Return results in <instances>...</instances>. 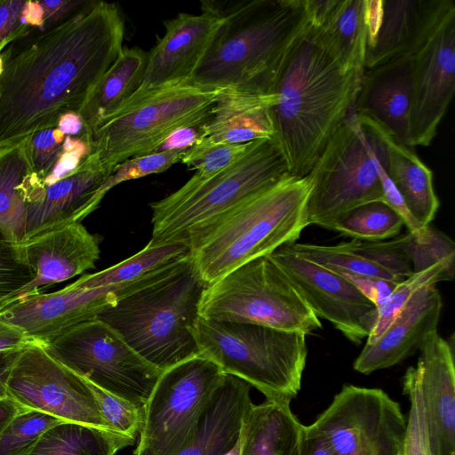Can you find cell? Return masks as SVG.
<instances>
[{
    "mask_svg": "<svg viewBox=\"0 0 455 455\" xmlns=\"http://www.w3.org/2000/svg\"><path fill=\"white\" fill-rule=\"evenodd\" d=\"M115 3L86 4L50 26L31 28L1 52L0 150L16 148L79 113L124 48Z\"/></svg>",
    "mask_w": 455,
    "mask_h": 455,
    "instance_id": "6da1fadb",
    "label": "cell"
},
{
    "mask_svg": "<svg viewBox=\"0 0 455 455\" xmlns=\"http://www.w3.org/2000/svg\"><path fill=\"white\" fill-rule=\"evenodd\" d=\"M220 20L188 84L251 95L274 94L309 27L305 0L202 1Z\"/></svg>",
    "mask_w": 455,
    "mask_h": 455,
    "instance_id": "7a4b0ae2",
    "label": "cell"
},
{
    "mask_svg": "<svg viewBox=\"0 0 455 455\" xmlns=\"http://www.w3.org/2000/svg\"><path fill=\"white\" fill-rule=\"evenodd\" d=\"M363 72L342 67L310 25L287 60L270 108L273 140L288 173L307 176L329 139L354 109Z\"/></svg>",
    "mask_w": 455,
    "mask_h": 455,
    "instance_id": "3957f363",
    "label": "cell"
},
{
    "mask_svg": "<svg viewBox=\"0 0 455 455\" xmlns=\"http://www.w3.org/2000/svg\"><path fill=\"white\" fill-rule=\"evenodd\" d=\"M309 175L286 174L220 218L188 244L195 267L210 284L237 267L299 239L309 226Z\"/></svg>",
    "mask_w": 455,
    "mask_h": 455,
    "instance_id": "277c9868",
    "label": "cell"
},
{
    "mask_svg": "<svg viewBox=\"0 0 455 455\" xmlns=\"http://www.w3.org/2000/svg\"><path fill=\"white\" fill-rule=\"evenodd\" d=\"M207 285L189 254L172 272L121 297L97 319L164 371L199 355L196 326Z\"/></svg>",
    "mask_w": 455,
    "mask_h": 455,
    "instance_id": "5b68a950",
    "label": "cell"
},
{
    "mask_svg": "<svg viewBox=\"0 0 455 455\" xmlns=\"http://www.w3.org/2000/svg\"><path fill=\"white\" fill-rule=\"evenodd\" d=\"M288 174L273 139L251 141L233 164L151 203L152 245L189 243L235 208Z\"/></svg>",
    "mask_w": 455,
    "mask_h": 455,
    "instance_id": "8992f818",
    "label": "cell"
},
{
    "mask_svg": "<svg viewBox=\"0 0 455 455\" xmlns=\"http://www.w3.org/2000/svg\"><path fill=\"white\" fill-rule=\"evenodd\" d=\"M304 333L251 323L199 316L196 339L199 355L225 374L237 377L266 400L291 403L301 387L307 347Z\"/></svg>",
    "mask_w": 455,
    "mask_h": 455,
    "instance_id": "52a82bcc",
    "label": "cell"
},
{
    "mask_svg": "<svg viewBox=\"0 0 455 455\" xmlns=\"http://www.w3.org/2000/svg\"><path fill=\"white\" fill-rule=\"evenodd\" d=\"M225 92L183 83L136 93L81 139L110 175L124 161L154 153L175 130L205 122Z\"/></svg>",
    "mask_w": 455,
    "mask_h": 455,
    "instance_id": "ba28073f",
    "label": "cell"
},
{
    "mask_svg": "<svg viewBox=\"0 0 455 455\" xmlns=\"http://www.w3.org/2000/svg\"><path fill=\"white\" fill-rule=\"evenodd\" d=\"M384 147L379 126L354 109L336 129L310 173L309 225L331 230L344 214L363 204L384 202L378 155ZM385 203V202H384Z\"/></svg>",
    "mask_w": 455,
    "mask_h": 455,
    "instance_id": "9c48e42d",
    "label": "cell"
},
{
    "mask_svg": "<svg viewBox=\"0 0 455 455\" xmlns=\"http://www.w3.org/2000/svg\"><path fill=\"white\" fill-rule=\"evenodd\" d=\"M208 320L260 324L310 334L320 319L267 256L251 259L208 284L199 304Z\"/></svg>",
    "mask_w": 455,
    "mask_h": 455,
    "instance_id": "30bf717a",
    "label": "cell"
},
{
    "mask_svg": "<svg viewBox=\"0 0 455 455\" xmlns=\"http://www.w3.org/2000/svg\"><path fill=\"white\" fill-rule=\"evenodd\" d=\"M225 376L215 363L200 355L164 370L143 407L133 455H178L192 440Z\"/></svg>",
    "mask_w": 455,
    "mask_h": 455,
    "instance_id": "8fae6325",
    "label": "cell"
},
{
    "mask_svg": "<svg viewBox=\"0 0 455 455\" xmlns=\"http://www.w3.org/2000/svg\"><path fill=\"white\" fill-rule=\"evenodd\" d=\"M47 343L53 355L75 373L140 408L164 371L99 319L78 323Z\"/></svg>",
    "mask_w": 455,
    "mask_h": 455,
    "instance_id": "7c38bea8",
    "label": "cell"
},
{
    "mask_svg": "<svg viewBox=\"0 0 455 455\" xmlns=\"http://www.w3.org/2000/svg\"><path fill=\"white\" fill-rule=\"evenodd\" d=\"M5 386L7 397L24 409L112 430L84 379L60 362L47 342L34 339L16 351Z\"/></svg>",
    "mask_w": 455,
    "mask_h": 455,
    "instance_id": "4fadbf2b",
    "label": "cell"
},
{
    "mask_svg": "<svg viewBox=\"0 0 455 455\" xmlns=\"http://www.w3.org/2000/svg\"><path fill=\"white\" fill-rule=\"evenodd\" d=\"M339 455H403L407 419L379 388L345 384L313 423Z\"/></svg>",
    "mask_w": 455,
    "mask_h": 455,
    "instance_id": "5bb4252c",
    "label": "cell"
},
{
    "mask_svg": "<svg viewBox=\"0 0 455 455\" xmlns=\"http://www.w3.org/2000/svg\"><path fill=\"white\" fill-rule=\"evenodd\" d=\"M410 56L409 148H413L431 144L454 93L455 4L452 0H442Z\"/></svg>",
    "mask_w": 455,
    "mask_h": 455,
    "instance_id": "9a60e30c",
    "label": "cell"
},
{
    "mask_svg": "<svg viewBox=\"0 0 455 455\" xmlns=\"http://www.w3.org/2000/svg\"><path fill=\"white\" fill-rule=\"evenodd\" d=\"M172 269L173 265L168 264L137 280L97 288L87 287L77 279L59 291L32 294L15 301L0 313V318L21 328L32 339L49 342L78 323L97 319L121 297Z\"/></svg>",
    "mask_w": 455,
    "mask_h": 455,
    "instance_id": "2e32d148",
    "label": "cell"
},
{
    "mask_svg": "<svg viewBox=\"0 0 455 455\" xmlns=\"http://www.w3.org/2000/svg\"><path fill=\"white\" fill-rule=\"evenodd\" d=\"M267 257L296 287L318 318L329 321L347 339L360 344L377 319V307L339 274L297 255L283 245Z\"/></svg>",
    "mask_w": 455,
    "mask_h": 455,
    "instance_id": "e0dca14e",
    "label": "cell"
},
{
    "mask_svg": "<svg viewBox=\"0 0 455 455\" xmlns=\"http://www.w3.org/2000/svg\"><path fill=\"white\" fill-rule=\"evenodd\" d=\"M109 176L98 159L88 154L69 175L44 186L33 172L21 184L25 202L24 241L42 233L81 223L98 208L95 196Z\"/></svg>",
    "mask_w": 455,
    "mask_h": 455,
    "instance_id": "ac0fdd59",
    "label": "cell"
},
{
    "mask_svg": "<svg viewBox=\"0 0 455 455\" xmlns=\"http://www.w3.org/2000/svg\"><path fill=\"white\" fill-rule=\"evenodd\" d=\"M18 248L32 280L15 301L93 268L100 252L99 238L82 223L36 235L18 244Z\"/></svg>",
    "mask_w": 455,
    "mask_h": 455,
    "instance_id": "d6986e66",
    "label": "cell"
},
{
    "mask_svg": "<svg viewBox=\"0 0 455 455\" xmlns=\"http://www.w3.org/2000/svg\"><path fill=\"white\" fill-rule=\"evenodd\" d=\"M220 24L218 16L204 10L165 20L164 34L148 52L143 80L134 94L187 83Z\"/></svg>",
    "mask_w": 455,
    "mask_h": 455,
    "instance_id": "ffe728a7",
    "label": "cell"
},
{
    "mask_svg": "<svg viewBox=\"0 0 455 455\" xmlns=\"http://www.w3.org/2000/svg\"><path fill=\"white\" fill-rule=\"evenodd\" d=\"M416 367L433 455H455V360L453 342L433 331L419 348Z\"/></svg>",
    "mask_w": 455,
    "mask_h": 455,
    "instance_id": "44dd1931",
    "label": "cell"
},
{
    "mask_svg": "<svg viewBox=\"0 0 455 455\" xmlns=\"http://www.w3.org/2000/svg\"><path fill=\"white\" fill-rule=\"evenodd\" d=\"M411 106L410 54L363 70L354 105L355 114L376 123L408 148Z\"/></svg>",
    "mask_w": 455,
    "mask_h": 455,
    "instance_id": "7402d4cb",
    "label": "cell"
},
{
    "mask_svg": "<svg viewBox=\"0 0 455 455\" xmlns=\"http://www.w3.org/2000/svg\"><path fill=\"white\" fill-rule=\"evenodd\" d=\"M442 307V297L435 286L417 292L375 342L365 343L354 362V369L370 374L403 362L437 330Z\"/></svg>",
    "mask_w": 455,
    "mask_h": 455,
    "instance_id": "603a6c76",
    "label": "cell"
},
{
    "mask_svg": "<svg viewBox=\"0 0 455 455\" xmlns=\"http://www.w3.org/2000/svg\"><path fill=\"white\" fill-rule=\"evenodd\" d=\"M310 28L345 68L363 72L368 44L366 0H305Z\"/></svg>",
    "mask_w": 455,
    "mask_h": 455,
    "instance_id": "cb8c5ba5",
    "label": "cell"
},
{
    "mask_svg": "<svg viewBox=\"0 0 455 455\" xmlns=\"http://www.w3.org/2000/svg\"><path fill=\"white\" fill-rule=\"evenodd\" d=\"M251 386L226 374L208 402L190 443L178 455H225L237 443L253 405Z\"/></svg>",
    "mask_w": 455,
    "mask_h": 455,
    "instance_id": "d4e9b609",
    "label": "cell"
},
{
    "mask_svg": "<svg viewBox=\"0 0 455 455\" xmlns=\"http://www.w3.org/2000/svg\"><path fill=\"white\" fill-rule=\"evenodd\" d=\"M442 0H381L374 34L368 41L364 69L411 54L437 12Z\"/></svg>",
    "mask_w": 455,
    "mask_h": 455,
    "instance_id": "484cf974",
    "label": "cell"
},
{
    "mask_svg": "<svg viewBox=\"0 0 455 455\" xmlns=\"http://www.w3.org/2000/svg\"><path fill=\"white\" fill-rule=\"evenodd\" d=\"M276 95H251L226 91L201 124L197 142L243 144L272 139L274 128L270 108Z\"/></svg>",
    "mask_w": 455,
    "mask_h": 455,
    "instance_id": "4316f807",
    "label": "cell"
},
{
    "mask_svg": "<svg viewBox=\"0 0 455 455\" xmlns=\"http://www.w3.org/2000/svg\"><path fill=\"white\" fill-rule=\"evenodd\" d=\"M148 53L124 47L79 111L84 129L79 138L119 111L138 91L143 80Z\"/></svg>",
    "mask_w": 455,
    "mask_h": 455,
    "instance_id": "83f0119b",
    "label": "cell"
},
{
    "mask_svg": "<svg viewBox=\"0 0 455 455\" xmlns=\"http://www.w3.org/2000/svg\"><path fill=\"white\" fill-rule=\"evenodd\" d=\"M380 129L387 147V172L390 180L413 218L423 227L430 225L440 206L432 171L413 148L402 145Z\"/></svg>",
    "mask_w": 455,
    "mask_h": 455,
    "instance_id": "f1b7e54d",
    "label": "cell"
},
{
    "mask_svg": "<svg viewBox=\"0 0 455 455\" xmlns=\"http://www.w3.org/2000/svg\"><path fill=\"white\" fill-rule=\"evenodd\" d=\"M290 403L266 400L252 405L239 455H299L303 425Z\"/></svg>",
    "mask_w": 455,
    "mask_h": 455,
    "instance_id": "f546056e",
    "label": "cell"
},
{
    "mask_svg": "<svg viewBox=\"0 0 455 455\" xmlns=\"http://www.w3.org/2000/svg\"><path fill=\"white\" fill-rule=\"evenodd\" d=\"M135 437L75 422H62L44 432L21 455H116Z\"/></svg>",
    "mask_w": 455,
    "mask_h": 455,
    "instance_id": "4dcf8cb0",
    "label": "cell"
},
{
    "mask_svg": "<svg viewBox=\"0 0 455 455\" xmlns=\"http://www.w3.org/2000/svg\"><path fill=\"white\" fill-rule=\"evenodd\" d=\"M0 150V241L20 244L25 236L26 211L21 184L32 170L29 143Z\"/></svg>",
    "mask_w": 455,
    "mask_h": 455,
    "instance_id": "1f68e13d",
    "label": "cell"
},
{
    "mask_svg": "<svg viewBox=\"0 0 455 455\" xmlns=\"http://www.w3.org/2000/svg\"><path fill=\"white\" fill-rule=\"evenodd\" d=\"M190 254L184 243L147 245L133 256L94 274L81 276L87 287L97 288L122 284L137 280L144 275L179 260Z\"/></svg>",
    "mask_w": 455,
    "mask_h": 455,
    "instance_id": "d6a6232c",
    "label": "cell"
},
{
    "mask_svg": "<svg viewBox=\"0 0 455 455\" xmlns=\"http://www.w3.org/2000/svg\"><path fill=\"white\" fill-rule=\"evenodd\" d=\"M403 225L402 218L386 203L372 202L344 214L331 230L355 240L379 242L397 235Z\"/></svg>",
    "mask_w": 455,
    "mask_h": 455,
    "instance_id": "836d02e7",
    "label": "cell"
},
{
    "mask_svg": "<svg viewBox=\"0 0 455 455\" xmlns=\"http://www.w3.org/2000/svg\"><path fill=\"white\" fill-rule=\"evenodd\" d=\"M289 246L299 257L338 274L377 277L394 283L403 280L355 252L345 242L335 245L294 243Z\"/></svg>",
    "mask_w": 455,
    "mask_h": 455,
    "instance_id": "e575fe53",
    "label": "cell"
},
{
    "mask_svg": "<svg viewBox=\"0 0 455 455\" xmlns=\"http://www.w3.org/2000/svg\"><path fill=\"white\" fill-rule=\"evenodd\" d=\"M454 269L442 262L435 263L396 283L387 299L377 307V319L369 332L366 344L375 342L387 330L410 299L419 291L427 287L435 286L439 282L451 281Z\"/></svg>",
    "mask_w": 455,
    "mask_h": 455,
    "instance_id": "d590c367",
    "label": "cell"
},
{
    "mask_svg": "<svg viewBox=\"0 0 455 455\" xmlns=\"http://www.w3.org/2000/svg\"><path fill=\"white\" fill-rule=\"evenodd\" d=\"M63 421L46 412L22 409L0 435V455H21L44 432Z\"/></svg>",
    "mask_w": 455,
    "mask_h": 455,
    "instance_id": "8d00e7d4",
    "label": "cell"
},
{
    "mask_svg": "<svg viewBox=\"0 0 455 455\" xmlns=\"http://www.w3.org/2000/svg\"><path fill=\"white\" fill-rule=\"evenodd\" d=\"M403 391L410 401L403 455H433L424 414L419 371L416 366H410L405 371Z\"/></svg>",
    "mask_w": 455,
    "mask_h": 455,
    "instance_id": "74e56055",
    "label": "cell"
},
{
    "mask_svg": "<svg viewBox=\"0 0 455 455\" xmlns=\"http://www.w3.org/2000/svg\"><path fill=\"white\" fill-rule=\"evenodd\" d=\"M406 251L413 273L427 269L438 262L454 269L455 244L453 241L430 225L426 227L424 234L419 238L409 232L406 234Z\"/></svg>",
    "mask_w": 455,
    "mask_h": 455,
    "instance_id": "f35d334b",
    "label": "cell"
},
{
    "mask_svg": "<svg viewBox=\"0 0 455 455\" xmlns=\"http://www.w3.org/2000/svg\"><path fill=\"white\" fill-rule=\"evenodd\" d=\"M186 151L155 152L124 161L116 166L113 172L98 189L95 196L97 204L100 205L105 195L116 185L127 180L163 172L180 161Z\"/></svg>",
    "mask_w": 455,
    "mask_h": 455,
    "instance_id": "ab89813d",
    "label": "cell"
},
{
    "mask_svg": "<svg viewBox=\"0 0 455 455\" xmlns=\"http://www.w3.org/2000/svg\"><path fill=\"white\" fill-rule=\"evenodd\" d=\"M345 243L355 252L402 279L413 274L406 251V234L386 242H364L352 239Z\"/></svg>",
    "mask_w": 455,
    "mask_h": 455,
    "instance_id": "60d3db41",
    "label": "cell"
},
{
    "mask_svg": "<svg viewBox=\"0 0 455 455\" xmlns=\"http://www.w3.org/2000/svg\"><path fill=\"white\" fill-rule=\"evenodd\" d=\"M84 381L93 394L100 412L111 429L136 438L143 423V408L138 407L86 379Z\"/></svg>",
    "mask_w": 455,
    "mask_h": 455,
    "instance_id": "b9f144b4",
    "label": "cell"
},
{
    "mask_svg": "<svg viewBox=\"0 0 455 455\" xmlns=\"http://www.w3.org/2000/svg\"><path fill=\"white\" fill-rule=\"evenodd\" d=\"M251 142L243 144L196 142L184 153L180 161L189 169L196 170V176L207 178L233 164L248 148Z\"/></svg>",
    "mask_w": 455,
    "mask_h": 455,
    "instance_id": "7bdbcfd3",
    "label": "cell"
},
{
    "mask_svg": "<svg viewBox=\"0 0 455 455\" xmlns=\"http://www.w3.org/2000/svg\"><path fill=\"white\" fill-rule=\"evenodd\" d=\"M32 280L18 244L0 241V313L15 302L19 292Z\"/></svg>",
    "mask_w": 455,
    "mask_h": 455,
    "instance_id": "ee69618b",
    "label": "cell"
},
{
    "mask_svg": "<svg viewBox=\"0 0 455 455\" xmlns=\"http://www.w3.org/2000/svg\"><path fill=\"white\" fill-rule=\"evenodd\" d=\"M66 135L58 128L41 131L29 143L32 171L43 180L52 171L63 152Z\"/></svg>",
    "mask_w": 455,
    "mask_h": 455,
    "instance_id": "f6af8a7d",
    "label": "cell"
},
{
    "mask_svg": "<svg viewBox=\"0 0 455 455\" xmlns=\"http://www.w3.org/2000/svg\"><path fill=\"white\" fill-rule=\"evenodd\" d=\"M88 153L89 147L84 140L66 136L62 154L49 174L40 180L41 183L44 186H50L69 175L78 167Z\"/></svg>",
    "mask_w": 455,
    "mask_h": 455,
    "instance_id": "bcb514c9",
    "label": "cell"
},
{
    "mask_svg": "<svg viewBox=\"0 0 455 455\" xmlns=\"http://www.w3.org/2000/svg\"><path fill=\"white\" fill-rule=\"evenodd\" d=\"M25 2L0 0V45L17 39L32 28L25 25L22 20Z\"/></svg>",
    "mask_w": 455,
    "mask_h": 455,
    "instance_id": "7dc6e473",
    "label": "cell"
},
{
    "mask_svg": "<svg viewBox=\"0 0 455 455\" xmlns=\"http://www.w3.org/2000/svg\"><path fill=\"white\" fill-rule=\"evenodd\" d=\"M349 281L368 300L378 307L389 296L398 283L389 280L355 275L350 274H339Z\"/></svg>",
    "mask_w": 455,
    "mask_h": 455,
    "instance_id": "c3c4849f",
    "label": "cell"
},
{
    "mask_svg": "<svg viewBox=\"0 0 455 455\" xmlns=\"http://www.w3.org/2000/svg\"><path fill=\"white\" fill-rule=\"evenodd\" d=\"M299 455H339L326 436L314 425L302 426Z\"/></svg>",
    "mask_w": 455,
    "mask_h": 455,
    "instance_id": "681fc988",
    "label": "cell"
},
{
    "mask_svg": "<svg viewBox=\"0 0 455 455\" xmlns=\"http://www.w3.org/2000/svg\"><path fill=\"white\" fill-rule=\"evenodd\" d=\"M201 124L180 127L175 130L162 142L155 152L188 150L200 139Z\"/></svg>",
    "mask_w": 455,
    "mask_h": 455,
    "instance_id": "f907efd6",
    "label": "cell"
},
{
    "mask_svg": "<svg viewBox=\"0 0 455 455\" xmlns=\"http://www.w3.org/2000/svg\"><path fill=\"white\" fill-rule=\"evenodd\" d=\"M33 340L21 328L0 318V353L18 350Z\"/></svg>",
    "mask_w": 455,
    "mask_h": 455,
    "instance_id": "816d5d0a",
    "label": "cell"
},
{
    "mask_svg": "<svg viewBox=\"0 0 455 455\" xmlns=\"http://www.w3.org/2000/svg\"><path fill=\"white\" fill-rule=\"evenodd\" d=\"M22 20L25 25L32 28H43L44 23V10L39 1H26L22 11Z\"/></svg>",
    "mask_w": 455,
    "mask_h": 455,
    "instance_id": "f5cc1de1",
    "label": "cell"
},
{
    "mask_svg": "<svg viewBox=\"0 0 455 455\" xmlns=\"http://www.w3.org/2000/svg\"><path fill=\"white\" fill-rule=\"evenodd\" d=\"M57 128L65 135L78 136L82 134L84 125L80 116L77 113L69 112L63 115L58 123Z\"/></svg>",
    "mask_w": 455,
    "mask_h": 455,
    "instance_id": "db71d44e",
    "label": "cell"
},
{
    "mask_svg": "<svg viewBox=\"0 0 455 455\" xmlns=\"http://www.w3.org/2000/svg\"><path fill=\"white\" fill-rule=\"evenodd\" d=\"M22 409L24 408L9 397L0 399V435L13 417Z\"/></svg>",
    "mask_w": 455,
    "mask_h": 455,
    "instance_id": "11a10c76",
    "label": "cell"
},
{
    "mask_svg": "<svg viewBox=\"0 0 455 455\" xmlns=\"http://www.w3.org/2000/svg\"><path fill=\"white\" fill-rule=\"evenodd\" d=\"M16 351L17 350L0 353V399L7 397L5 383L8 371L10 370Z\"/></svg>",
    "mask_w": 455,
    "mask_h": 455,
    "instance_id": "9f6ffc18",
    "label": "cell"
},
{
    "mask_svg": "<svg viewBox=\"0 0 455 455\" xmlns=\"http://www.w3.org/2000/svg\"><path fill=\"white\" fill-rule=\"evenodd\" d=\"M244 425H245V423H244ZM244 425H243V430H242V433H241V435H240V438H239L237 443L229 452H228L225 455H239L243 438Z\"/></svg>",
    "mask_w": 455,
    "mask_h": 455,
    "instance_id": "6f0895ef",
    "label": "cell"
},
{
    "mask_svg": "<svg viewBox=\"0 0 455 455\" xmlns=\"http://www.w3.org/2000/svg\"><path fill=\"white\" fill-rule=\"evenodd\" d=\"M11 42H12V41H7V42H5V43H4L3 44L0 45V76H1V74L3 72V60H2V57H1V52Z\"/></svg>",
    "mask_w": 455,
    "mask_h": 455,
    "instance_id": "680465c9",
    "label": "cell"
}]
</instances>
